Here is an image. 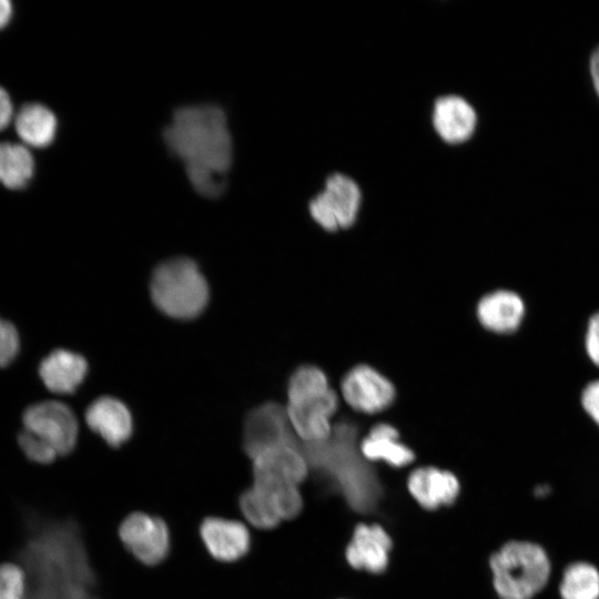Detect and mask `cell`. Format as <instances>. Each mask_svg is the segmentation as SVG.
<instances>
[{"mask_svg":"<svg viewBox=\"0 0 599 599\" xmlns=\"http://www.w3.org/2000/svg\"><path fill=\"white\" fill-rule=\"evenodd\" d=\"M19 560L28 599H101L82 529L71 518L31 520Z\"/></svg>","mask_w":599,"mask_h":599,"instance_id":"1","label":"cell"},{"mask_svg":"<svg viewBox=\"0 0 599 599\" xmlns=\"http://www.w3.org/2000/svg\"><path fill=\"white\" fill-rule=\"evenodd\" d=\"M169 150L183 161L193 187L217 196L233 159L232 138L223 110L216 105L182 106L164 130Z\"/></svg>","mask_w":599,"mask_h":599,"instance_id":"2","label":"cell"},{"mask_svg":"<svg viewBox=\"0 0 599 599\" xmlns=\"http://www.w3.org/2000/svg\"><path fill=\"white\" fill-rule=\"evenodd\" d=\"M357 436V425L343 420L333 425L327 439L306 443L296 436V446L327 490L338 494L352 510L368 514L377 509L384 488L363 457Z\"/></svg>","mask_w":599,"mask_h":599,"instance_id":"3","label":"cell"},{"mask_svg":"<svg viewBox=\"0 0 599 599\" xmlns=\"http://www.w3.org/2000/svg\"><path fill=\"white\" fill-rule=\"evenodd\" d=\"M495 593L499 599H532L547 585L551 565L537 544L511 540L488 559Z\"/></svg>","mask_w":599,"mask_h":599,"instance_id":"4","label":"cell"},{"mask_svg":"<svg viewBox=\"0 0 599 599\" xmlns=\"http://www.w3.org/2000/svg\"><path fill=\"white\" fill-rule=\"evenodd\" d=\"M150 294L156 308L175 319L197 317L210 298L205 277L197 264L187 257L159 264L151 276Z\"/></svg>","mask_w":599,"mask_h":599,"instance_id":"5","label":"cell"},{"mask_svg":"<svg viewBox=\"0 0 599 599\" xmlns=\"http://www.w3.org/2000/svg\"><path fill=\"white\" fill-rule=\"evenodd\" d=\"M118 536L126 551L145 567L162 565L172 551V532L159 515L132 511L120 522Z\"/></svg>","mask_w":599,"mask_h":599,"instance_id":"6","label":"cell"},{"mask_svg":"<svg viewBox=\"0 0 599 599\" xmlns=\"http://www.w3.org/2000/svg\"><path fill=\"white\" fill-rule=\"evenodd\" d=\"M361 197L359 186L354 180L334 173L326 180L324 190L309 202V214L325 231L348 229L356 221Z\"/></svg>","mask_w":599,"mask_h":599,"instance_id":"7","label":"cell"},{"mask_svg":"<svg viewBox=\"0 0 599 599\" xmlns=\"http://www.w3.org/2000/svg\"><path fill=\"white\" fill-rule=\"evenodd\" d=\"M24 429L51 445L59 456L73 451L79 426L69 406L58 400L30 405L22 415Z\"/></svg>","mask_w":599,"mask_h":599,"instance_id":"8","label":"cell"},{"mask_svg":"<svg viewBox=\"0 0 599 599\" xmlns=\"http://www.w3.org/2000/svg\"><path fill=\"white\" fill-rule=\"evenodd\" d=\"M342 393L354 409L375 414L388 408L395 400L393 383L369 365L359 364L349 369L342 379Z\"/></svg>","mask_w":599,"mask_h":599,"instance_id":"9","label":"cell"},{"mask_svg":"<svg viewBox=\"0 0 599 599\" xmlns=\"http://www.w3.org/2000/svg\"><path fill=\"white\" fill-rule=\"evenodd\" d=\"M199 536L206 552L219 562L240 561L252 549L250 530L243 522L235 519L206 516L199 525Z\"/></svg>","mask_w":599,"mask_h":599,"instance_id":"10","label":"cell"},{"mask_svg":"<svg viewBox=\"0 0 599 599\" xmlns=\"http://www.w3.org/2000/svg\"><path fill=\"white\" fill-rule=\"evenodd\" d=\"M293 434L285 407L264 403L253 408L244 420L243 450L253 459L266 448L287 444Z\"/></svg>","mask_w":599,"mask_h":599,"instance_id":"11","label":"cell"},{"mask_svg":"<svg viewBox=\"0 0 599 599\" xmlns=\"http://www.w3.org/2000/svg\"><path fill=\"white\" fill-rule=\"evenodd\" d=\"M338 398L329 388L321 396L287 403L285 407L290 424L298 439L315 443L327 439L332 432L331 416L335 413Z\"/></svg>","mask_w":599,"mask_h":599,"instance_id":"12","label":"cell"},{"mask_svg":"<svg viewBox=\"0 0 599 599\" xmlns=\"http://www.w3.org/2000/svg\"><path fill=\"white\" fill-rule=\"evenodd\" d=\"M85 422L112 448H120L133 435V419L129 408L111 396L93 400L87 408Z\"/></svg>","mask_w":599,"mask_h":599,"instance_id":"13","label":"cell"},{"mask_svg":"<svg viewBox=\"0 0 599 599\" xmlns=\"http://www.w3.org/2000/svg\"><path fill=\"white\" fill-rule=\"evenodd\" d=\"M392 547V538L382 526L359 524L346 547L345 557L355 569L380 573L387 568Z\"/></svg>","mask_w":599,"mask_h":599,"instance_id":"14","label":"cell"},{"mask_svg":"<svg viewBox=\"0 0 599 599\" xmlns=\"http://www.w3.org/2000/svg\"><path fill=\"white\" fill-rule=\"evenodd\" d=\"M252 460V475L283 480L298 486L308 475V466L296 446V435L287 444L264 449Z\"/></svg>","mask_w":599,"mask_h":599,"instance_id":"15","label":"cell"},{"mask_svg":"<svg viewBox=\"0 0 599 599\" xmlns=\"http://www.w3.org/2000/svg\"><path fill=\"white\" fill-rule=\"evenodd\" d=\"M407 488L423 508L435 510L456 501L460 493V483L451 471L428 466L410 473Z\"/></svg>","mask_w":599,"mask_h":599,"instance_id":"16","label":"cell"},{"mask_svg":"<svg viewBox=\"0 0 599 599\" xmlns=\"http://www.w3.org/2000/svg\"><path fill=\"white\" fill-rule=\"evenodd\" d=\"M433 126L439 138L449 144L466 142L477 124V114L464 98L446 95L434 103Z\"/></svg>","mask_w":599,"mask_h":599,"instance_id":"17","label":"cell"},{"mask_svg":"<svg viewBox=\"0 0 599 599\" xmlns=\"http://www.w3.org/2000/svg\"><path fill=\"white\" fill-rule=\"evenodd\" d=\"M88 373L87 359L72 351L59 348L48 354L39 365L44 386L55 394H72Z\"/></svg>","mask_w":599,"mask_h":599,"instance_id":"18","label":"cell"},{"mask_svg":"<svg viewBox=\"0 0 599 599\" xmlns=\"http://www.w3.org/2000/svg\"><path fill=\"white\" fill-rule=\"evenodd\" d=\"M522 300L510 291H496L485 295L477 305L481 325L496 333L515 331L524 316Z\"/></svg>","mask_w":599,"mask_h":599,"instance_id":"19","label":"cell"},{"mask_svg":"<svg viewBox=\"0 0 599 599\" xmlns=\"http://www.w3.org/2000/svg\"><path fill=\"white\" fill-rule=\"evenodd\" d=\"M368 461L383 460L390 467L402 468L415 459V453L399 440L398 430L386 423L375 425L359 444Z\"/></svg>","mask_w":599,"mask_h":599,"instance_id":"20","label":"cell"},{"mask_svg":"<svg viewBox=\"0 0 599 599\" xmlns=\"http://www.w3.org/2000/svg\"><path fill=\"white\" fill-rule=\"evenodd\" d=\"M14 124L21 140L35 148L49 145L57 131L55 115L40 103L23 105L16 115Z\"/></svg>","mask_w":599,"mask_h":599,"instance_id":"21","label":"cell"},{"mask_svg":"<svg viewBox=\"0 0 599 599\" xmlns=\"http://www.w3.org/2000/svg\"><path fill=\"white\" fill-rule=\"evenodd\" d=\"M252 486L266 499L281 521L293 519L302 511L303 498L298 486L267 477L253 478Z\"/></svg>","mask_w":599,"mask_h":599,"instance_id":"22","label":"cell"},{"mask_svg":"<svg viewBox=\"0 0 599 599\" xmlns=\"http://www.w3.org/2000/svg\"><path fill=\"white\" fill-rule=\"evenodd\" d=\"M34 169L30 151L22 144L0 143V182L12 190L24 187Z\"/></svg>","mask_w":599,"mask_h":599,"instance_id":"23","label":"cell"},{"mask_svg":"<svg viewBox=\"0 0 599 599\" xmlns=\"http://www.w3.org/2000/svg\"><path fill=\"white\" fill-rule=\"evenodd\" d=\"M561 599H599V569L586 561L568 565L559 585Z\"/></svg>","mask_w":599,"mask_h":599,"instance_id":"24","label":"cell"},{"mask_svg":"<svg viewBox=\"0 0 599 599\" xmlns=\"http://www.w3.org/2000/svg\"><path fill=\"white\" fill-rule=\"evenodd\" d=\"M331 387L326 374L314 365L300 366L290 377L288 403L311 399L326 393Z\"/></svg>","mask_w":599,"mask_h":599,"instance_id":"25","label":"cell"},{"mask_svg":"<svg viewBox=\"0 0 599 599\" xmlns=\"http://www.w3.org/2000/svg\"><path fill=\"white\" fill-rule=\"evenodd\" d=\"M238 508L243 517L257 529L271 530L282 522L266 499L252 485L240 494Z\"/></svg>","mask_w":599,"mask_h":599,"instance_id":"26","label":"cell"},{"mask_svg":"<svg viewBox=\"0 0 599 599\" xmlns=\"http://www.w3.org/2000/svg\"><path fill=\"white\" fill-rule=\"evenodd\" d=\"M29 580L21 564H0V599H28Z\"/></svg>","mask_w":599,"mask_h":599,"instance_id":"27","label":"cell"},{"mask_svg":"<svg viewBox=\"0 0 599 599\" xmlns=\"http://www.w3.org/2000/svg\"><path fill=\"white\" fill-rule=\"evenodd\" d=\"M18 444L26 457L37 464L49 465L59 456L51 445L26 429L19 434Z\"/></svg>","mask_w":599,"mask_h":599,"instance_id":"28","label":"cell"},{"mask_svg":"<svg viewBox=\"0 0 599 599\" xmlns=\"http://www.w3.org/2000/svg\"><path fill=\"white\" fill-rule=\"evenodd\" d=\"M20 338L14 325L0 317V367L13 362L19 353Z\"/></svg>","mask_w":599,"mask_h":599,"instance_id":"29","label":"cell"},{"mask_svg":"<svg viewBox=\"0 0 599 599\" xmlns=\"http://www.w3.org/2000/svg\"><path fill=\"white\" fill-rule=\"evenodd\" d=\"M586 348L591 361L599 366V313L595 314L589 321Z\"/></svg>","mask_w":599,"mask_h":599,"instance_id":"30","label":"cell"},{"mask_svg":"<svg viewBox=\"0 0 599 599\" xmlns=\"http://www.w3.org/2000/svg\"><path fill=\"white\" fill-rule=\"evenodd\" d=\"M581 399L587 413L599 425V380L590 383L583 389Z\"/></svg>","mask_w":599,"mask_h":599,"instance_id":"31","label":"cell"},{"mask_svg":"<svg viewBox=\"0 0 599 599\" xmlns=\"http://www.w3.org/2000/svg\"><path fill=\"white\" fill-rule=\"evenodd\" d=\"M12 103L4 89L0 88V131L8 126L12 119Z\"/></svg>","mask_w":599,"mask_h":599,"instance_id":"32","label":"cell"},{"mask_svg":"<svg viewBox=\"0 0 599 599\" xmlns=\"http://www.w3.org/2000/svg\"><path fill=\"white\" fill-rule=\"evenodd\" d=\"M590 74L595 90L599 97V47L592 52L590 58Z\"/></svg>","mask_w":599,"mask_h":599,"instance_id":"33","label":"cell"},{"mask_svg":"<svg viewBox=\"0 0 599 599\" xmlns=\"http://www.w3.org/2000/svg\"><path fill=\"white\" fill-rule=\"evenodd\" d=\"M12 14V4L8 0H0V29L10 20Z\"/></svg>","mask_w":599,"mask_h":599,"instance_id":"34","label":"cell"}]
</instances>
